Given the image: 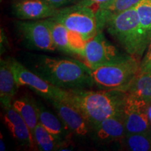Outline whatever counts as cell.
<instances>
[{"label":"cell","mask_w":151,"mask_h":151,"mask_svg":"<svg viewBox=\"0 0 151 151\" xmlns=\"http://www.w3.org/2000/svg\"><path fill=\"white\" fill-rule=\"evenodd\" d=\"M92 128L97 139L101 141H120L127 134L122 116L106 118Z\"/></svg>","instance_id":"9a60e30c"},{"label":"cell","mask_w":151,"mask_h":151,"mask_svg":"<svg viewBox=\"0 0 151 151\" xmlns=\"http://www.w3.org/2000/svg\"><path fill=\"white\" fill-rule=\"evenodd\" d=\"M12 106L24 119L32 133L39 123L37 101L32 97L23 96L14 99Z\"/></svg>","instance_id":"e0dca14e"},{"label":"cell","mask_w":151,"mask_h":151,"mask_svg":"<svg viewBox=\"0 0 151 151\" xmlns=\"http://www.w3.org/2000/svg\"><path fill=\"white\" fill-rule=\"evenodd\" d=\"M151 71V38L148 50L140 64V71Z\"/></svg>","instance_id":"cb8c5ba5"},{"label":"cell","mask_w":151,"mask_h":151,"mask_svg":"<svg viewBox=\"0 0 151 151\" xmlns=\"http://www.w3.org/2000/svg\"><path fill=\"white\" fill-rule=\"evenodd\" d=\"M4 122L11 134L20 146L33 150L37 148L28 125L12 106L4 109Z\"/></svg>","instance_id":"7c38bea8"},{"label":"cell","mask_w":151,"mask_h":151,"mask_svg":"<svg viewBox=\"0 0 151 151\" xmlns=\"http://www.w3.org/2000/svg\"><path fill=\"white\" fill-rule=\"evenodd\" d=\"M126 92L134 94L147 103H150L151 71H140L127 87Z\"/></svg>","instance_id":"d6986e66"},{"label":"cell","mask_w":151,"mask_h":151,"mask_svg":"<svg viewBox=\"0 0 151 151\" xmlns=\"http://www.w3.org/2000/svg\"><path fill=\"white\" fill-rule=\"evenodd\" d=\"M15 25L19 37L27 48L45 52L58 50L45 20H21L16 21Z\"/></svg>","instance_id":"ba28073f"},{"label":"cell","mask_w":151,"mask_h":151,"mask_svg":"<svg viewBox=\"0 0 151 151\" xmlns=\"http://www.w3.org/2000/svg\"><path fill=\"white\" fill-rule=\"evenodd\" d=\"M9 58L19 88L27 86L41 97L49 100L50 102L52 101H68L69 97L68 90L52 86L17 60L12 58Z\"/></svg>","instance_id":"8992f818"},{"label":"cell","mask_w":151,"mask_h":151,"mask_svg":"<svg viewBox=\"0 0 151 151\" xmlns=\"http://www.w3.org/2000/svg\"><path fill=\"white\" fill-rule=\"evenodd\" d=\"M39 122L42 124L45 129L53 135L58 140L66 141L67 129L61 119H59L53 113L46 108L44 105L37 101Z\"/></svg>","instance_id":"2e32d148"},{"label":"cell","mask_w":151,"mask_h":151,"mask_svg":"<svg viewBox=\"0 0 151 151\" xmlns=\"http://www.w3.org/2000/svg\"><path fill=\"white\" fill-rule=\"evenodd\" d=\"M45 1L57 9H61L62 7L69 6L71 4H76L78 0H45Z\"/></svg>","instance_id":"d4e9b609"},{"label":"cell","mask_w":151,"mask_h":151,"mask_svg":"<svg viewBox=\"0 0 151 151\" xmlns=\"http://www.w3.org/2000/svg\"><path fill=\"white\" fill-rule=\"evenodd\" d=\"M50 19L62 23L85 42L100 32L96 11L91 7L74 4L60 9L56 16Z\"/></svg>","instance_id":"5b68a950"},{"label":"cell","mask_w":151,"mask_h":151,"mask_svg":"<svg viewBox=\"0 0 151 151\" xmlns=\"http://www.w3.org/2000/svg\"><path fill=\"white\" fill-rule=\"evenodd\" d=\"M147 110H148V116L149 121H150L151 124V102L148 103V108H147Z\"/></svg>","instance_id":"83f0119b"},{"label":"cell","mask_w":151,"mask_h":151,"mask_svg":"<svg viewBox=\"0 0 151 151\" xmlns=\"http://www.w3.org/2000/svg\"><path fill=\"white\" fill-rule=\"evenodd\" d=\"M60 9L45 0H19L12 6L14 16L22 20H38L51 18Z\"/></svg>","instance_id":"30bf717a"},{"label":"cell","mask_w":151,"mask_h":151,"mask_svg":"<svg viewBox=\"0 0 151 151\" xmlns=\"http://www.w3.org/2000/svg\"><path fill=\"white\" fill-rule=\"evenodd\" d=\"M114 0H78L76 4L85 6L91 7V8L98 9H106L113 2Z\"/></svg>","instance_id":"603a6c76"},{"label":"cell","mask_w":151,"mask_h":151,"mask_svg":"<svg viewBox=\"0 0 151 151\" xmlns=\"http://www.w3.org/2000/svg\"><path fill=\"white\" fill-rule=\"evenodd\" d=\"M26 67L61 89H88L93 86L91 69L78 60L31 54L27 58Z\"/></svg>","instance_id":"6da1fadb"},{"label":"cell","mask_w":151,"mask_h":151,"mask_svg":"<svg viewBox=\"0 0 151 151\" xmlns=\"http://www.w3.org/2000/svg\"><path fill=\"white\" fill-rule=\"evenodd\" d=\"M6 150L5 143L4 140H2V135L1 134V139H0V150L4 151Z\"/></svg>","instance_id":"4316f807"},{"label":"cell","mask_w":151,"mask_h":151,"mask_svg":"<svg viewBox=\"0 0 151 151\" xmlns=\"http://www.w3.org/2000/svg\"><path fill=\"white\" fill-rule=\"evenodd\" d=\"M147 108L148 103L145 100L127 93L122 109V119L127 134L151 132Z\"/></svg>","instance_id":"9c48e42d"},{"label":"cell","mask_w":151,"mask_h":151,"mask_svg":"<svg viewBox=\"0 0 151 151\" xmlns=\"http://www.w3.org/2000/svg\"><path fill=\"white\" fill-rule=\"evenodd\" d=\"M96 14L100 29L105 26L128 55L137 60L142 58L151 37L141 27L135 7L114 14L98 9Z\"/></svg>","instance_id":"7a4b0ae2"},{"label":"cell","mask_w":151,"mask_h":151,"mask_svg":"<svg viewBox=\"0 0 151 151\" xmlns=\"http://www.w3.org/2000/svg\"><path fill=\"white\" fill-rule=\"evenodd\" d=\"M68 92V101L80 111L92 127L106 118L122 116L127 92L118 90L93 91L88 89L69 90Z\"/></svg>","instance_id":"3957f363"},{"label":"cell","mask_w":151,"mask_h":151,"mask_svg":"<svg viewBox=\"0 0 151 151\" xmlns=\"http://www.w3.org/2000/svg\"><path fill=\"white\" fill-rule=\"evenodd\" d=\"M139 72V60L129 55L123 60L91 70L92 85L99 90L126 92L127 87Z\"/></svg>","instance_id":"277c9868"},{"label":"cell","mask_w":151,"mask_h":151,"mask_svg":"<svg viewBox=\"0 0 151 151\" xmlns=\"http://www.w3.org/2000/svg\"><path fill=\"white\" fill-rule=\"evenodd\" d=\"M135 9L141 27L151 37V0H142Z\"/></svg>","instance_id":"44dd1931"},{"label":"cell","mask_w":151,"mask_h":151,"mask_svg":"<svg viewBox=\"0 0 151 151\" xmlns=\"http://www.w3.org/2000/svg\"><path fill=\"white\" fill-rule=\"evenodd\" d=\"M34 140L38 150L43 151L64 150L67 148V141H60L49 132L42 124L39 123L32 132Z\"/></svg>","instance_id":"ac0fdd59"},{"label":"cell","mask_w":151,"mask_h":151,"mask_svg":"<svg viewBox=\"0 0 151 151\" xmlns=\"http://www.w3.org/2000/svg\"><path fill=\"white\" fill-rule=\"evenodd\" d=\"M129 55L121 54L101 32L86 41L82 58L91 70L101 66L123 60Z\"/></svg>","instance_id":"52a82bcc"},{"label":"cell","mask_w":151,"mask_h":151,"mask_svg":"<svg viewBox=\"0 0 151 151\" xmlns=\"http://www.w3.org/2000/svg\"><path fill=\"white\" fill-rule=\"evenodd\" d=\"M51 33L52 41L58 50L67 54L77 55V48L82 42L81 38L71 32L60 22L45 19Z\"/></svg>","instance_id":"4fadbf2b"},{"label":"cell","mask_w":151,"mask_h":151,"mask_svg":"<svg viewBox=\"0 0 151 151\" xmlns=\"http://www.w3.org/2000/svg\"><path fill=\"white\" fill-rule=\"evenodd\" d=\"M51 103L59 118L74 134L83 137L89 134L91 125L75 106L66 101H52Z\"/></svg>","instance_id":"8fae6325"},{"label":"cell","mask_w":151,"mask_h":151,"mask_svg":"<svg viewBox=\"0 0 151 151\" xmlns=\"http://www.w3.org/2000/svg\"><path fill=\"white\" fill-rule=\"evenodd\" d=\"M120 142L128 150H151V132L126 134Z\"/></svg>","instance_id":"ffe728a7"},{"label":"cell","mask_w":151,"mask_h":151,"mask_svg":"<svg viewBox=\"0 0 151 151\" xmlns=\"http://www.w3.org/2000/svg\"><path fill=\"white\" fill-rule=\"evenodd\" d=\"M5 45H8V40H7L6 37L5 36L4 32L2 29L1 30V52L5 51L6 48Z\"/></svg>","instance_id":"484cf974"},{"label":"cell","mask_w":151,"mask_h":151,"mask_svg":"<svg viewBox=\"0 0 151 151\" xmlns=\"http://www.w3.org/2000/svg\"><path fill=\"white\" fill-rule=\"evenodd\" d=\"M142 0H114L110 6H109L106 9L104 10L110 14L121 12V11L134 8Z\"/></svg>","instance_id":"7402d4cb"},{"label":"cell","mask_w":151,"mask_h":151,"mask_svg":"<svg viewBox=\"0 0 151 151\" xmlns=\"http://www.w3.org/2000/svg\"><path fill=\"white\" fill-rule=\"evenodd\" d=\"M19 87L16 83L10 58L0 62V101L3 109L12 106Z\"/></svg>","instance_id":"5bb4252c"}]
</instances>
